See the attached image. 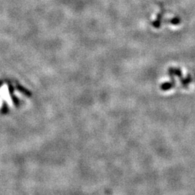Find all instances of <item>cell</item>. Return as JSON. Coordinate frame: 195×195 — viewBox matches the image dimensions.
Listing matches in <instances>:
<instances>
[{"mask_svg":"<svg viewBox=\"0 0 195 195\" xmlns=\"http://www.w3.org/2000/svg\"><path fill=\"white\" fill-rule=\"evenodd\" d=\"M175 85V83L173 82H163L160 85V89L163 91H166V90H171V88H173Z\"/></svg>","mask_w":195,"mask_h":195,"instance_id":"obj_1","label":"cell"},{"mask_svg":"<svg viewBox=\"0 0 195 195\" xmlns=\"http://www.w3.org/2000/svg\"><path fill=\"white\" fill-rule=\"evenodd\" d=\"M179 23H180V20L178 19V18H174V19H173L172 20H171V23L174 25L178 24Z\"/></svg>","mask_w":195,"mask_h":195,"instance_id":"obj_4","label":"cell"},{"mask_svg":"<svg viewBox=\"0 0 195 195\" xmlns=\"http://www.w3.org/2000/svg\"><path fill=\"white\" fill-rule=\"evenodd\" d=\"M180 80H181V82L182 85L184 87H187V85L191 82V75H188L186 78H181L180 79Z\"/></svg>","mask_w":195,"mask_h":195,"instance_id":"obj_2","label":"cell"},{"mask_svg":"<svg viewBox=\"0 0 195 195\" xmlns=\"http://www.w3.org/2000/svg\"><path fill=\"white\" fill-rule=\"evenodd\" d=\"M173 72H174V75L179 77L180 79L182 78V72L179 68H173Z\"/></svg>","mask_w":195,"mask_h":195,"instance_id":"obj_3","label":"cell"}]
</instances>
